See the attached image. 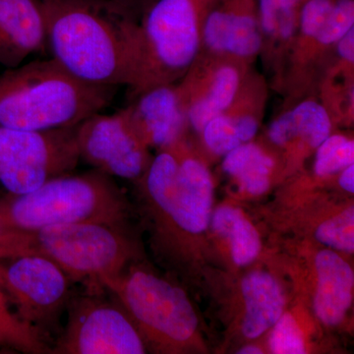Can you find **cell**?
<instances>
[{"label": "cell", "mask_w": 354, "mask_h": 354, "mask_svg": "<svg viewBox=\"0 0 354 354\" xmlns=\"http://www.w3.org/2000/svg\"><path fill=\"white\" fill-rule=\"evenodd\" d=\"M75 139L80 160L111 177L135 183L153 158L122 109L88 116L75 127Z\"/></svg>", "instance_id": "obj_12"}, {"label": "cell", "mask_w": 354, "mask_h": 354, "mask_svg": "<svg viewBox=\"0 0 354 354\" xmlns=\"http://www.w3.org/2000/svg\"><path fill=\"white\" fill-rule=\"evenodd\" d=\"M313 171L318 178H328L354 164V141L344 133H330L315 151Z\"/></svg>", "instance_id": "obj_25"}, {"label": "cell", "mask_w": 354, "mask_h": 354, "mask_svg": "<svg viewBox=\"0 0 354 354\" xmlns=\"http://www.w3.org/2000/svg\"><path fill=\"white\" fill-rule=\"evenodd\" d=\"M135 183L142 209L151 220L158 252L169 260L178 259L184 239L208 228L214 200L211 172L184 140L174 148L158 151Z\"/></svg>", "instance_id": "obj_2"}, {"label": "cell", "mask_w": 354, "mask_h": 354, "mask_svg": "<svg viewBox=\"0 0 354 354\" xmlns=\"http://www.w3.org/2000/svg\"><path fill=\"white\" fill-rule=\"evenodd\" d=\"M216 0H158L138 25L135 97L178 82L202 50L205 23Z\"/></svg>", "instance_id": "obj_6"}, {"label": "cell", "mask_w": 354, "mask_h": 354, "mask_svg": "<svg viewBox=\"0 0 354 354\" xmlns=\"http://www.w3.org/2000/svg\"><path fill=\"white\" fill-rule=\"evenodd\" d=\"M308 0H258L262 46L259 57L279 91L286 60L299 27L302 7Z\"/></svg>", "instance_id": "obj_19"}, {"label": "cell", "mask_w": 354, "mask_h": 354, "mask_svg": "<svg viewBox=\"0 0 354 354\" xmlns=\"http://www.w3.org/2000/svg\"><path fill=\"white\" fill-rule=\"evenodd\" d=\"M133 99L122 111L148 148L169 150L186 140L189 124L176 83L149 88Z\"/></svg>", "instance_id": "obj_15"}, {"label": "cell", "mask_w": 354, "mask_h": 354, "mask_svg": "<svg viewBox=\"0 0 354 354\" xmlns=\"http://www.w3.org/2000/svg\"><path fill=\"white\" fill-rule=\"evenodd\" d=\"M334 123L316 95L290 104L267 129L270 144L283 153L286 167H295L333 132Z\"/></svg>", "instance_id": "obj_17"}, {"label": "cell", "mask_w": 354, "mask_h": 354, "mask_svg": "<svg viewBox=\"0 0 354 354\" xmlns=\"http://www.w3.org/2000/svg\"><path fill=\"white\" fill-rule=\"evenodd\" d=\"M252 65L201 50L185 75L177 82L189 130L197 135L225 111Z\"/></svg>", "instance_id": "obj_13"}, {"label": "cell", "mask_w": 354, "mask_h": 354, "mask_svg": "<svg viewBox=\"0 0 354 354\" xmlns=\"http://www.w3.org/2000/svg\"><path fill=\"white\" fill-rule=\"evenodd\" d=\"M57 264L36 255L0 259V288L18 318L53 346L74 290Z\"/></svg>", "instance_id": "obj_8"}, {"label": "cell", "mask_w": 354, "mask_h": 354, "mask_svg": "<svg viewBox=\"0 0 354 354\" xmlns=\"http://www.w3.org/2000/svg\"><path fill=\"white\" fill-rule=\"evenodd\" d=\"M48 50L39 0H0V65L15 68Z\"/></svg>", "instance_id": "obj_18"}, {"label": "cell", "mask_w": 354, "mask_h": 354, "mask_svg": "<svg viewBox=\"0 0 354 354\" xmlns=\"http://www.w3.org/2000/svg\"><path fill=\"white\" fill-rule=\"evenodd\" d=\"M212 225L216 234L227 239L235 265L244 267L257 259L262 248L259 234L241 209L227 205L220 207Z\"/></svg>", "instance_id": "obj_23"}, {"label": "cell", "mask_w": 354, "mask_h": 354, "mask_svg": "<svg viewBox=\"0 0 354 354\" xmlns=\"http://www.w3.org/2000/svg\"><path fill=\"white\" fill-rule=\"evenodd\" d=\"M354 28V0H308L286 60L279 92L290 102L316 95L339 39Z\"/></svg>", "instance_id": "obj_9"}, {"label": "cell", "mask_w": 354, "mask_h": 354, "mask_svg": "<svg viewBox=\"0 0 354 354\" xmlns=\"http://www.w3.org/2000/svg\"><path fill=\"white\" fill-rule=\"evenodd\" d=\"M268 97L269 83L251 67L232 102L202 130L200 135L207 150L223 157L253 141L264 118Z\"/></svg>", "instance_id": "obj_14"}, {"label": "cell", "mask_w": 354, "mask_h": 354, "mask_svg": "<svg viewBox=\"0 0 354 354\" xmlns=\"http://www.w3.org/2000/svg\"><path fill=\"white\" fill-rule=\"evenodd\" d=\"M104 288L74 291L67 321L50 354H143V337L123 305Z\"/></svg>", "instance_id": "obj_10"}, {"label": "cell", "mask_w": 354, "mask_h": 354, "mask_svg": "<svg viewBox=\"0 0 354 354\" xmlns=\"http://www.w3.org/2000/svg\"><path fill=\"white\" fill-rule=\"evenodd\" d=\"M237 353L241 354H261L263 353L262 349L256 346H246L239 349Z\"/></svg>", "instance_id": "obj_30"}, {"label": "cell", "mask_w": 354, "mask_h": 354, "mask_svg": "<svg viewBox=\"0 0 354 354\" xmlns=\"http://www.w3.org/2000/svg\"><path fill=\"white\" fill-rule=\"evenodd\" d=\"M4 230L2 228L1 225H0V232H3Z\"/></svg>", "instance_id": "obj_31"}, {"label": "cell", "mask_w": 354, "mask_h": 354, "mask_svg": "<svg viewBox=\"0 0 354 354\" xmlns=\"http://www.w3.org/2000/svg\"><path fill=\"white\" fill-rule=\"evenodd\" d=\"M244 301L242 334L247 339H257L283 315L286 297L278 279L266 271L247 274L241 283Z\"/></svg>", "instance_id": "obj_21"}, {"label": "cell", "mask_w": 354, "mask_h": 354, "mask_svg": "<svg viewBox=\"0 0 354 354\" xmlns=\"http://www.w3.org/2000/svg\"><path fill=\"white\" fill-rule=\"evenodd\" d=\"M118 87L84 82L57 60H35L0 75V127L24 131L75 127L102 113Z\"/></svg>", "instance_id": "obj_3"}, {"label": "cell", "mask_w": 354, "mask_h": 354, "mask_svg": "<svg viewBox=\"0 0 354 354\" xmlns=\"http://www.w3.org/2000/svg\"><path fill=\"white\" fill-rule=\"evenodd\" d=\"M53 59L84 82L131 87L138 21L111 0H39Z\"/></svg>", "instance_id": "obj_1"}, {"label": "cell", "mask_w": 354, "mask_h": 354, "mask_svg": "<svg viewBox=\"0 0 354 354\" xmlns=\"http://www.w3.org/2000/svg\"><path fill=\"white\" fill-rule=\"evenodd\" d=\"M132 207L113 177L93 169L62 174L30 192L0 197L4 230H30L71 223L128 227Z\"/></svg>", "instance_id": "obj_5"}, {"label": "cell", "mask_w": 354, "mask_h": 354, "mask_svg": "<svg viewBox=\"0 0 354 354\" xmlns=\"http://www.w3.org/2000/svg\"><path fill=\"white\" fill-rule=\"evenodd\" d=\"M50 354V348L18 318L0 288V354Z\"/></svg>", "instance_id": "obj_24"}, {"label": "cell", "mask_w": 354, "mask_h": 354, "mask_svg": "<svg viewBox=\"0 0 354 354\" xmlns=\"http://www.w3.org/2000/svg\"><path fill=\"white\" fill-rule=\"evenodd\" d=\"M314 270V313L323 325L337 327L344 320L353 304V268L339 253L325 249L316 254Z\"/></svg>", "instance_id": "obj_20"}, {"label": "cell", "mask_w": 354, "mask_h": 354, "mask_svg": "<svg viewBox=\"0 0 354 354\" xmlns=\"http://www.w3.org/2000/svg\"><path fill=\"white\" fill-rule=\"evenodd\" d=\"M111 1L114 2L128 15L131 16L133 19L139 22L141 18L148 12L149 9L153 4L157 3L158 0H111Z\"/></svg>", "instance_id": "obj_28"}, {"label": "cell", "mask_w": 354, "mask_h": 354, "mask_svg": "<svg viewBox=\"0 0 354 354\" xmlns=\"http://www.w3.org/2000/svg\"><path fill=\"white\" fill-rule=\"evenodd\" d=\"M36 255L57 264L71 279L92 288L139 260L129 228L102 223H71L0 232V259Z\"/></svg>", "instance_id": "obj_4"}, {"label": "cell", "mask_w": 354, "mask_h": 354, "mask_svg": "<svg viewBox=\"0 0 354 354\" xmlns=\"http://www.w3.org/2000/svg\"><path fill=\"white\" fill-rule=\"evenodd\" d=\"M339 185L342 190L353 194L354 193V164L348 165L339 172Z\"/></svg>", "instance_id": "obj_29"}, {"label": "cell", "mask_w": 354, "mask_h": 354, "mask_svg": "<svg viewBox=\"0 0 354 354\" xmlns=\"http://www.w3.org/2000/svg\"><path fill=\"white\" fill-rule=\"evenodd\" d=\"M278 167L276 155L254 141L242 144L223 156L221 164L223 171L249 196H260L270 189Z\"/></svg>", "instance_id": "obj_22"}, {"label": "cell", "mask_w": 354, "mask_h": 354, "mask_svg": "<svg viewBox=\"0 0 354 354\" xmlns=\"http://www.w3.org/2000/svg\"><path fill=\"white\" fill-rule=\"evenodd\" d=\"M261 46L258 0H216L205 23L202 50L252 65Z\"/></svg>", "instance_id": "obj_16"}, {"label": "cell", "mask_w": 354, "mask_h": 354, "mask_svg": "<svg viewBox=\"0 0 354 354\" xmlns=\"http://www.w3.org/2000/svg\"><path fill=\"white\" fill-rule=\"evenodd\" d=\"M102 286L123 305L145 342L147 351L176 353L196 337L198 317L183 288L139 265L127 266Z\"/></svg>", "instance_id": "obj_7"}, {"label": "cell", "mask_w": 354, "mask_h": 354, "mask_svg": "<svg viewBox=\"0 0 354 354\" xmlns=\"http://www.w3.org/2000/svg\"><path fill=\"white\" fill-rule=\"evenodd\" d=\"M317 241L334 250L353 254L354 251V209L348 207L324 221L317 227Z\"/></svg>", "instance_id": "obj_26"}, {"label": "cell", "mask_w": 354, "mask_h": 354, "mask_svg": "<svg viewBox=\"0 0 354 354\" xmlns=\"http://www.w3.org/2000/svg\"><path fill=\"white\" fill-rule=\"evenodd\" d=\"M75 127L24 131L0 127V197L24 194L73 171L80 160Z\"/></svg>", "instance_id": "obj_11"}, {"label": "cell", "mask_w": 354, "mask_h": 354, "mask_svg": "<svg viewBox=\"0 0 354 354\" xmlns=\"http://www.w3.org/2000/svg\"><path fill=\"white\" fill-rule=\"evenodd\" d=\"M270 337V351L274 354L306 353L304 330L297 319L290 313L283 312L272 326Z\"/></svg>", "instance_id": "obj_27"}]
</instances>
